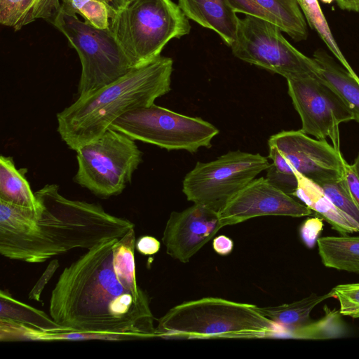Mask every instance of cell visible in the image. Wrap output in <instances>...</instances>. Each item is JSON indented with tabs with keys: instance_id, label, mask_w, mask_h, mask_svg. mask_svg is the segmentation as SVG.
Masks as SVG:
<instances>
[{
	"instance_id": "obj_4",
	"label": "cell",
	"mask_w": 359,
	"mask_h": 359,
	"mask_svg": "<svg viewBox=\"0 0 359 359\" xmlns=\"http://www.w3.org/2000/svg\"><path fill=\"white\" fill-rule=\"evenodd\" d=\"M157 337L257 339L277 336L275 324L257 306L218 297L183 302L158 320Z\"/></svg>"
},
{
	"instance_id": "obj_3",
	"label": "cell",
	"mask_w": 359,
	"mask_h": 359,
	"mask_svg": "<svg viewBox=\"0 0 359 359\" xmlns=\"http://www.w3.org/2000/svg\"><path fill=\"white\" fill-rule=\"evenodd\" d=\"M173 61L160 55L79 98L57 114V132L72 150L101 137L125 113L149 107L171 89Z\"/></svg>"
},
{
	"instance_id": "obj_28",
	"label": "cell",
	"mask_w": 359,
	"mask_h": 359,
	"mask_svg": "<svg viewBox=\"0 0 359 359\" xmlns=\"http://www.w3.org/2000/svg\"><path fill=\"white\" fill-rule=\"evenodd\" d=\"M344 177L350 194L359 205V154L355 158L353 163L349 164L346 161Z\"/></svg>"
},
{
	"instance_id": "obj_9",
	"label": "cell",
	"mask_w": 359,
	"mask_h": 359,
	"mask_svg": "<svg viewBox=\"0 0 359 359\" xmlns=\"http://www.w3.org/2000/svg\"><path fill=\"white\" fill-rule=\"evenodd\" d=\"M109 128L134 140L156 145L168 151L196 153L210 148L219 130L198 117L181 114L155 104L130 110L114 121Z\"/></svg>"
},
{
	"instance_id": "obj_31",
	"label": "cell",
	"mask_w": 359,
	"mask_h": 359,
	"mask_svg": "<svg viewBox=\"0 0 359 359\" xmlns=\"http://www.w3.org/2000/svg\"><path fill=\"white\" fill-rule=\"evenodd\" d=\"M214 250L219 255H229L233 248V242L225 235H219L215 237L212 242Z\"/></svg>"
},
{
	"instance_id": "obj_12",
	"label": "cell",
	"mask_w": 359,
	"mask_h": 359,
	"mask_svg": "<svg viewBox=\"0 0 359 359\" xmlns=\"http://www.w3.org/2000/svg\"><path fill=\"white\" fill-rule=\"evenodd\" d=\"M288 94L299 114L301 130L319 140L330 138L340 151L339 126L353 120V114L340 95L321 77L287 79Z\"/></svg>"
},
{
	"instance_id": "obj_30",
	"label": "cell",
	"mask_w": 359,
	"mask_h": 359,
	"mask_svg": "<svg viewBox=\"0 0 359 359\" xmlns=\"http://www.w3.org/2000/svg\"><path fill=\"white\" fill-rule=\"evenodd\" d=\"M160 247V242L151 236H143L136 240L135 249L144 255H152L157 253Z\"/></svg>"
},
{
	"instance_id": "obj_33",
	"label": "cell",
	"mask_w": 359,
	"mask_h": 359,
	"mask_svg": "<svg viewBox=\"0 0 359 359\" xmlns=\"http://www.w3.org/2000/svg\"><path fill=\"white\" fill-rule=\"evenodd\" d=\"M320 1H323V3L330 4L334 0H320Z\"/></svg>"
},
{
	"instance_id": "obj_6",
	"label": "cell",
	"mask_w": 359,
	"mask_h": 359,
	"mask_svg": "<svg viewBox=\"0 0 359 359\" xmlns=\"http://www.w3.org/2000/svg\"><path fill=\"white\" fill-rule=\"evenodd\" d=\"M268 145L273 163L266 178L289 195L297 186L294 172L319 185L344 177L346 161L326 140L311 138L301 130H283L271 135Z\"/></svg>"
},
{
	"instance_id": "obj_7",
	"label": "cell",
	"mask_w": 359,
	"mask_h": 359,
	"mask_svg": "<svg viewBox=\"0 0 359 359\" xmlns=\"http://www.w3.org/2000/svg\"><path fill=\"white\" fill-rule=\"evenodd\" d=\"M52 24L66 36L79 57V96L115 81L134 68L109 29L93 27L62 9Z\"/></svg>"
},
{
	"instance_id": "obj_21",
	"label": "cell",
	"mask_w": 359,
	"mask_h": 359,
	"mask_svg": "<svg viewBox=\"0 0 359 359\" xmlns=\"http://www.w3.org/2000/svg\"><path fill=\"white\" fill-rule=\"evenodd\" d=\"M317 243L325 266L359 273V237L325 236L318 238Z\"/></svg>"
},
{
	"instance_id": "obj_26",
	"label": "cell",
	"mask_w": 359,
	"mask_h": 359,
	"mask_svg": "<svg viewBox=\"0 0 359 359\" xmlns=\"http://www.w3.org/2000/svg\"><path fill=\"white\" fill-rule=\"evenodd\" d=\"M320 186L326 196L339 209L359 224V205L350 194L344 177Z\"/></svg>"
},
{
	"instance_id": "obj_24",
	"label": "cell",
	"mask_w": 359,
	"mask_h": 359,
	"mask_svg": "<svg viewBox=\"0 0 359 359\" xmlns=\"http://www.w3.org/2000/svg\"><path fill=\"white\" fill-rule=\"evenodd\" d=\"M123 1L60 0L62 11L79 15L86 22L100 29H109Z\"/></svg>"
},
{
	"instance_id": "obj_15",
	"label": "cell",
	"mask_w": 359,
	"mask_h": 359,
	"mask_svg": "<svg viewBox=\"0 0 359 359\" xmlns=\"http://www.w3.org/2000/svg\"><path fill=\"white\" fill-rule=\"evenodd\" d=\"M236 13L269 22L296 41L306 40L308 28L297 0H228Z\"/></svg>"
},
{
	"instance_id": "obj_32",
	"label": "cell",
	"mask_w": 359,
	"mask_h": 359,
	"mask_svg": "<svg viewBox=\"0 0 359 359\" xmlns=\"http://www.w3.org/2000/svg\"><path fill=\"white\" fill-rule=\"evenodd\" d=\"M341 9L359 12V0H335Z\"/></svg>"
},
{
	"instance_id": "obj_27",
	"label": "cell",
	"mask_w": 359,
	"mask_h": 359,
	"mask_svg": "<svg viewBox=\"0 0 359 359\" xmlns=\"http://www.w3.org/2000/svg\"><path fill=\"white\" fill-rule=\"evenodd\" d=\"M332 290L339 302L340 314L359 318V283L338 285Z\"/></svg>"
},
{
	"instance_id": "obj_22",
	"label": "cell",
	"mask_w": 359,
	"mask_h": 359,
	"mask_svg": "<svg viewBox=\"0 0 359 359\" xmlns=\"http://www.w3.org/2000/svg\"><path fill=\"white\" fill-rule=\"evenodd\" d=\"M0 320L22 324L45 333L69 332L57 324L50 316L18 301L7 291L0 292Z\"/></svg>"
},
{
	"instance_id": "obj_17",
	"label": "cell",
	"mask_w": 359,
	"mask_h": 359,
	"mask_svg": "<svg viewBox=\"0 0 359 359\" xmlns=\"http://www.w3.org/2000/svg\"><path fill=\"white\" fill-rule=\"evenodd\" d=\"M297 186L292 196L298 198L311 210L318 213L341 233L359 231V224L339 209L326 196L321 187L297 172Z\"/></svg>"
},
{
	"instance_id": "obj_16",
	"label": "cell",
	"mask_w": 359,
	"mask_h": 359,
	"mask_svg": "<svg viewBox=\"0 0 359 359\" xmlns=\"http://www.w3.org/2000/svg\"><path fill=\"white\" fill-rule=\"evenodd\" d=\"M184 15L212 29L229 46L236 39L239 18L228 0H178Z\"/></svg>"
},
{
	"instance_id": "obj_23",
	"label": "cell",
	"mask_w": 359,
	"mask_h": 359,
	"mask_svg": "<svg viewBox=\"0 0 359 359\" xmlns=\"http://www.w3.org/2000/svg\"><path fill=\"white\" fill-rule=\"evenodd\" d=\"M23 170L15 168L12 157H0V200L22 207L36 208L37 203Z\"/></svg>"
},
{
	"instance_id": "obj_20",
	"label": "cell",
	"mask_w": 359,
	"mask_h": 359,
	"mask_svg": "<svg viewBox=\"0 0 359 359\" xmlns=\"http://www.w3.org/2000/svg\"><path fill=\"white\" fill-rule=\"evenodd\" d=\"M313 58L320 68V77L343 99L359 123V77L337 63L325 50L318 49Z\"/></svg>"
},
{
	"instance_id": "obj_1",
	"label": "cell",
	"mask_w": 359,
	"mask_h": 359,
	"mask_svg": "<svg viewBox=\"0 0 359 359\" xmlns=\"http://www.w3.org/2000/svg\"><path fill=\"white\" fill-rule=\"evenodd\" d=\"M135 232L101 242L65 267L50 294L49 315L69 332L110 340L157 337L149 296L137 282Z\"/></svg>"
},
{
	"instance_id": "obj_8",
	"label": "cell",
	"mask_w": 359,
	"mask_h": 359,
	"mask_svg": "<svg viewBox=\"0 0 359 359\" xmlns=\"http://www.w3.org/2000/svg\"><path fill=\"white\" fill-rule=\"evenodd\" d=\"M76 151L74 180L102 198L121 194L142 161L135 140L111 128Z\"/></svg>"
},
{
	"instance_id": "obj_10",
	"label": "cell",
	"mask_w": 359,
	"mask_h": 359,
	"mask_svg": "<svg viewBox=\"0 0 359 359\" xmlns=\"http://www.w3.org/2000/svg\"><path fill=\"white\" fill-rule=\"evenodd\" d=\"M276 25L245 15L238 20L236 39L230 46L237 58L287 79L320 77V68L313 57L294 48Z\"/></svg>"
},
{
	"instance_id": "obj_29",
	"label": "cell",
	"mask_w": 359,
	"mask_h": 359,
	"mask_svg": "<svg viewBox=\"0 0 359 359\" xmlns=\"http://www.w3.org/2000/svg\"><path fill=\"white\" fill-rule=\"evenodd\" d=\"M323 226V220L318 217L309 218L303 223L300 228V235L307 247H313Z\"/></svg>"
},
{
	"instance_id": "obj_14",
	"label": "cell",
	"mask_w": 359,
	"mask_h": 359,
	"mask_svg": "<svg viewBox=\"0 0 359 359\" xmlns=\"http://www.w3.org/2000/svg\"><path fill=\"white\" fill-rule=\"evenodd\" d=\"M223 227L219 212L194 203L180 212H172L162 241L172 258L187 263Z\"/></svg>"
},
{
	"instance_id": "obj_19",
	"label": "cell",
	"mask_w": 359,
	"mask_h": 359,
	"mask_svg": "<svg viewBox=\"0 0 359 359\" xmlns=\"http://www.w3.org/2000/svg\"><path fill=\"white\" fill-rule=\"evenodd\" d=\"M61 9L60 0H0V23L15 31L37 19L52 24Z\"/></svg>"
},
{
	"instance_id": "obj_2",
	"label": "cell",
	"mask_w": 359,
	"mask_h": 359,
	"mask_svg": "<svg viewBox=\"0 0 359 359\" xmlns=\"http://www.w3.org/2000/svg\"><path fill=\"white\" fill-rule=\"evenodd\" d=\"M36 208L0 200V253L13 260L43 263L74 249L120 238L135 224L99 204L71 200L56 184L36 191Z\"/></svg>"
},
{
	"instance_id": "obj_11",
	"label": "cell",
	"mask_w": 359,
	"mask_h": 359,
	"mask_svg": "<svg viewBox=\"0 0 359 359\" xmlns=\"http://www.w3.org/2000/svg\"><path fill=\"white\" fill-rule=\"evenodd\" d=\"M270 163L265 156L231 151L207 163L197 162L182 181L188 201L219 212Z\"/></svg>"
},
{
	"instance_id": "obj_5",
	"label": "cell",
	"mask_w": 359,
	"mask_h": 359,
	"mask_svg": "<svg viewBox=\"0 0 359 359\" xmlns=\"http://www.w3.org/2000/svg\"><path fill=\"white\" fill-rule=\"evenodd\" d=\"M109 29L135 68L159 57L171 39L188 34L191 25L171 0H123Z\"/></svg>"
},
{
	"instance_id": "obj_25",
	"label": "cell",
	"mask_w": 359,
	"mask_h": 359,
	"mask_svg": "<svg viewBox=\"0 0 359 359\" xmlns=\"http://www.w3.org/2000/svg\"><path fill=\"white\" fill-rule=\"evenodd\" d=\"M305 19L314 29L340 64L349 72L355 74L339 49L318 0H297Z\"/></svg>"
},
{
	"instance_id": "obj_13",
	"label": "cell",
	"mask_w": 359,
	"mask_h": 359,
	"mask_svg": "<svg viewBox=\"0 0 359 359\" xmlns=\"http://www.w3.org/2000/svg\"><path fill=\"white\" fill-rule=\"evenodd\" d=\"M223 226L266 215L301 217L311 210L276 187L266 177L255 178L219 212Z\"/></svg>"
},
{
	"instance_id": "obj_18",
	"label": "cell",
	"mask_w": 359,
	"mask_h": 359,
	"mask_svg": "<svg viewBox=\"0 0 359 359\" xmlns=\"http://www.w3.org/2000/svg\"><path fill=\"white\" fill-rule=\"evenodd\" d=\"M330 297H335L332 290L323 295L312 293L307 297L290 304L268 307L257 306V310L275 324L278 337L295 339L298 330L312 321L310 319L312 309Z\"/></svg>"
}]
</instances>
